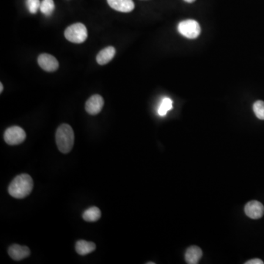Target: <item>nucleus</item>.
<instances>
[{
  "instance_id": "obj_3",
  "label": "nucleus",
  "mask_w": 264,
  "mask_h": 264,
  "mask_svg": "<svg viewBox=\"0 0 264 264\" xmlns=\"http://www.w3.org/2000/svg\"><path fill=\"white\" fill-rule=\"evenodd\" d=\"M65 37L71 42L82 44L85 42L88 38V30L83 24H73L65 29Z\"/></svg>"
},
{
  "instance_id": "obj_12",
  "label": "nucleus",
  "mask_w": 264,
  "mask_h": 264,
  "mask_svg": "<svg viewBox=\"0 0 264 264\" xmlns=\"http://www.w3.org/2000/svg\"><path fill=\"white\" fill-rule=\"evenodd\" d=\"M116 49L113 46H108L102 49L96 57L98 63L101 65H106L113 59L116 55Z\"/></svg>"
},
{
  "instance_id": "obj_2",
  "label": "nucleus",
  "mask_w": 264,
  "mask_h": 264,
  "mask_svg": "<svg viewBox=\"0 0 264 264\" xmlns=\"http://www.w3.org/2000/svg\"><path fill=\"white\" fill-rule=\"evenodd\" d=\"M55 139L59 151L69 153L73 148L74 143V133L72 126L65 123L60 125L57 130Z\"/></svg>"
},
{
  "instance_id": "obj_18",
  "label": "nucleus",
  "mask_w": 264,
  "mask_h": 264,
  "mask_svg": "<svg viewBox=\"0 0 264 264\" xmlns=\"http://www.w3.org/2000/svg\"><path fill=\"white\" fill-rule=\"evenodd\" d=\"M41 2L40 0H26V5L29 13L35 14L38 12L41 7Z\"/></svg>"
},
{
  "instance_id": "obj_14",
  "label": "nucleus",
  "mask_w": 264,
  "mask_h": 264,
  "mask_svg": "<svg viewBox=\"0 0 264 264\" xmlns=\"http://www.w3.org/2000/svg\"><path fill=\"white\" fill-rule=\"evenodd\" d=\"M102 216V213H101L100 209L97 207H90V208H88L85 212L83 213L84 220L87 221V222H96L99 219L101 218Z\"/></svg>"
},
{
  "instance_id": "obj_13",
  "label": "nucleus",
  "mask_w": 264,
  "mask_h": 264,
  "mask_svg": "<svg viewBox=\"0 0 264 264\" xmlns=\"http://www.w3.org/2000/svg\"><path fill=\"white\" fill-rule=\"evenodd\" d=\"M96 245L93 242L85 241V240H79L76 242V246H75L76 252L80 255H86L91 253L96 249Z\"/></svg>"
},
{
  "instance_id": "obj_20",
  "label": "nucleus",
  "mask_w": 264,
  "mask_h": 264,
  "mask_svg": "<svg viewBox=\"0 0 264 264\" xmlns=\"http://www.w3.org/2000/svg\"><path fill=\"white\" fill-rule=\"evenodd\" d=\"M184 1L188 2V3H192V2H195V0H184Z\"/></svg>"
},
{
  "instance_id": "obj_5",
  "label": "nucleus",
  "mask_w": 264,
  "mask_h": 264,
  "mask_svg": "<svg viewBox=\"0 0 264 264\" xmlns=\"http://www.w3.org/2000/svg\"><path fill=\"white\" fill-rule=\"evenodd\" d=\"M4 139L7 144L10 146H16L25 141L26 139V133L25 130L19 126H11L5 131Z\"/></svg>"
},
{
  "instance_id": "obj_21",
  "label": "nucleus",
  "mask_w": 264,
  "mask_h": 264,
  "mask_svg": "<svg viewBox=\"0 0 264 264\" xmlns=\"http://www.w3.org/2000/svg\"><path fill=\"white\" fill-rule=\"evenodd\" d=\"M0 93H2V91H3V85H2V83H0Z\"/></svg>"
},
{
  "instance_id": "obj_1",
  "label": "nucleus",
  "mask_w": 264,
  "mask_h": 264,
  "mask_svg": "<svg viewBox=\"0 0 264 264\" xmlns=\"http://www.w3.org/2000/svg\"><path fill=\"white\" fill-rule=\"evenodd\" d=\"M33 189V181L28 174L18 175L8 187V193L14 198L22 199L28 197Z\"/></svg>"
},
{
  "instance_id": "obj_16",
  "label": "nucleus",
  "mask_w": 264,
  "mask_h": 264,
  "mask_svg": "<svg viewBox=\"0 0 264 264\" xmlns=\"http://www.w3.org/2000/svg\"><path fill=\"white\" fill-rule=\"evenodd\" d=\"M173 108V102L169 98H164L159 108V115L161 116H164L167 114V112Z\"/></svg>"
},
{
  "instance_id": "obj_10",
  "label": "nucleus",
  "mask_w": 264,
  "mask_h": 264,
  "mask_svg": "<svg viewBox=\"0 0 264 264\" xmlns=\"http://www.w3.org/2000/svg\"><path fill=\"white\" fill-rule=\"evenodd\" d=\"M107 3L113 9L122 13L132 12L134 9L132 0H107Z\"/></svg>"
},
{
  "instance_id": "obj_11",
  "label": "nucleus",
  "mask_w": 264,
  "mask_h": 264,
  "mask_svg": "<svg viewBox=\"0 0 264 264\" xmlns=\"http://www.w3.org/2000/svg\"><path fill=\"white\" fill-rule=\"evenodd\" d=\"M202 256V249L199 247L191 246L186 251L185 260L189 264H198Z\"/></svg>"
},
{
  "instance_id": "obj_9",
  "label": "nucleus",
  "mask_w": 264,
  "mask_h": 264,
  "mask_svg": "<svg viewBox=\"0 0 264 264\" xmlns=\"http://www.w3.org/2000/svg\"><path fill=\"white\" fill-rule=\"evenodd\" d=\"M8 254L13 260L18 261L29 257L30 255V250L28 247L21 246L15 244L10 247Z\"/></svg>"
},
{
  "instance_id": "obj_22",
  "label": "nucleus",
  "mask_w": 264,
  "mask_h": 264,
  "mask_svg": "<svg viewBox=\"0 0 264 264\" xmlns=\"http://www.w3.org/2000/svg\"><path fill=\"white\" fill-rule=\"evenodd\" d=\"M147 264H155V263H152V262H148V263H147Z\"/></svg>"
},
{
  "instance_id": "obj_7",
  "label": "nucleus",
  "mask_w": 264,
  "mask_h": 264,
  "mask_svg": "<svg viewBox=\"0 0 264 264\" xmlns=\"http://www.w3.org/2000/svg\"><path fill=\"white\" fill-rule=\"evenodd\" d=\"M104 102L100 95H93L87 101L85 109L88 114L96 116L102 111Z\"/></svg>"
},
{
  "instance_id": "obj_19",
  "label": "nucleus",
  "mask_w": 264,
  "mask_h": 264,
  "mask_svg": "<svg viewBox=\"0 0 264 264\" xmlns=\"http://www.w3.org/2000/svg\"><path fill=\"white\" fill-rule=\"evenodd\" d=\"M264 261L262 260L258 259V258H255V259L249 260V261H247L245 264H264Z\"/></svg>"
},
{
  "instance_id": "obj_6",
  "label": "nucleus",
  "mask_w": 264,
  "mask_h": 264,
  "mask_svg": "<svg viewBox=\"0 0 264 264\" xmlns=\"http://www.w3.org/2000/svg\"><path fill=\"white\" fill-rule=\"evenodd\" d=\"M38 63L43 70L47 72H53L59 68L58 59L49 54H41L38 58Z\"/></svg>"
},
{
  "instance_id": "obj_15",
  "label": "nucleus",
  "mask_w": 264,
  "mask_h": 264,
  "mask_svg": "<svg viewBox=\"0 0 264 264\" xmlns=\"http://www.w3.org/2000/svg\"><path fill=\"white\" fill-rule=\"evenodd\" d=\"M55 2L53 0H43L40 7L41 13L46 16L52 15L55 11Z\"/></svg>"
},
{
  "instance_id": "obj_17",
  "label": "nucleus",
  "mask_w": 264,
  "mask_h": 264,
  "mask_svg": "<svg viewBox=\"0 0 264 264\" xmlns=\"http://www.w3.org/2000/svg\"><path fill=\"white\" fill-rule=\"evenodd\" d=\"M253 111L260 120H264V102L257 101L253 104Z\"/></svg>"
},
{
  "instance_id": "obj_4",
  "label": "nucleus",
  "mask_w": 264,
  "mask_h": 264,
  "mask_svg": "<svg viewBox=\"0 0 264 264\" xmlns=\"http://www.w3.org/2000/svg\"><path fill=\"white\" fill-rule=\"evenodd\" d=\"M178 32L189 39H194L199 36L201 32V26L197 21L193 19L184 20L180 22Z\"/></svg>"
},
{
  "instance_id": "obj_8",
  "label": "nucleus",
  "mask_w": 264,
  "mask_h": 264,
  "mask_svg": "<svg viewBox=\"0 0 264 264\" xmlns=\"http://www.w3.org/2000/svg\"><path fill=\"white\" fill-rule=\"evenodd\" d=\"M245 212L249 218L252 219V220H258L264 216V205L259 201H249L245 205Z\"/></svg>"
}]
</instances>
